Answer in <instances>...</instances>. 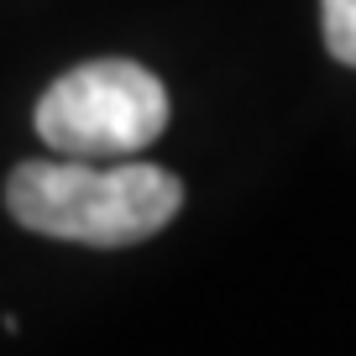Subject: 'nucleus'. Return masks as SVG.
<instances>
[{"instance_id": "obj_1", "label": "nucleus", "mask_w": 356, "mask_h": 356, "mask_svg": "<svg viewBox=\"0 0 356 356\" xmlns=\"http://www.w3.org/2000/svg\"><path fill=\"white\" fill-rule=\"evenodd\" d=\"M184 204V184L152 163H22L6 178V210L16 225L53 241L136 246L157 236Z\"/></svg>"}, {"instance_id": "obj_2", "label": "nucleus", "mask_w": 356, "mask_h": 356, "mask_svg": "<svg viewBox=\"0 0 356 356\" xmlns=\"http://www.w3.org/2000/svg\"><path fill=\"white\" fill-rule=\"evenodd\" d=\"M168 126V89L157 74L126 58L79 63L47 84L37 100V136L58 157L79 163H126L152 147Z\"/></svg>"}, {"instance_id": "obj_3", "label": "nucleus", "mask_w": 356, "mask_h": 356, "mask_svg": "<svg viewBox=\"0 0 356 356\" xmlns=\"http://www.w3.org/2000/svg\"><path fill=\"white\" fill-rule=\"evenodd\" d=\"M325 6V47L335 63L356 68V0H320Z\"/></svg>"}]
</instances>
